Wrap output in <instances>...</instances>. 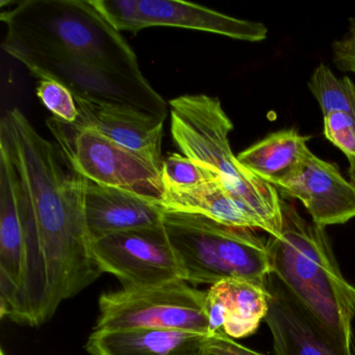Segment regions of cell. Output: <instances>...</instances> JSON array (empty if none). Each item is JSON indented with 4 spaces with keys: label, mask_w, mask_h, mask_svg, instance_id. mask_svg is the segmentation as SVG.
<instances>
[{
    "label": "cell",
    "mask_w": 355,
    "mask_h": 355,
    "mask_svg": "<svg viewBox=\"0 0 355 355\" xmlns=\"http://www.w3.org/2000/svg\"><path fill=\"white\" fill-rule=\"evenodd\" d=\"M349 169L348 174L349 178H350V182L354 184L355 187V157H352V159H349Z\"/></svg>",
    "instance_id": "obj_25"
},
{
    "label": "cell",
    "mask_w": 355,
    "mask_h": 355,
    "mask_svg": "<svg viewBox=\"0 0 355 355\" xmlns=\"http://www.w3.org/2000/svg\"><path fill=\"white\" fill-rule=\"evenodd\" d=\"M309 88L323 116L343 112L355 117V82L348 76L336 78L328 66L321 64L313 70Z\"/></svg>",
    "instance_id": "obj_19"
},
{
    "label": "cell",
    "mask_w": 355,
    "mask_h": 355,
    "mask_svg": "<svg viewBox=\"0 0 355 355\" xmlns=\"http://www.w3.org/2000/svg\"><path fill=\"white\" fill-rule=\"evenodd\" d=\"M0 19L7 28L1 47L35 78L60 83L74 96L167 118V103L136 53L91 0H26Z\"/></svg>",
    "instance_id": "obj_2"
},
{
    "label": "cell",
    "mask_w": 355,
    "mask_h": 355,
    "mask_svg": "<svg viewBox=\"0 0 355 355\" xmlns=\"http://www.w3.org/2000/svg\"><path fill=\"white\" fill-rule=\"evenodd\" d=\"M171 135L182 155L213 170L224 187L252 209L270 236L282 226V198L277 189L241 165L230 147L234 124L217 97L182 95L169 101Z\"/></svg>",
    "instance_id": "obj_4"
},
{
    "label": "cell",
    "mask_w": 355,
    "mask_h": 355,
    "mask_svg": "<svg viewBox=\"0 0 355 355\" xmlns=\"http://www.w3.org/2000/svg\"><path fill=\"white\" fill-rule=\"evenodd\" d=\"M269 311L266 323L273 336L276 355H349L320 327L270 273L266 282Z\"/></svg>",
    "instance_id": "obj_13"
},
{
    "label": "cell",
    "mask_w": 355,
    "mask_h": 355,
    "mask_svg": "<svg viewBox=\"0 0 355 355\" xmlns=\"http://www.w3.org/2000/svg\"><path fill=\"white\" fill-rule=\"evenodd\" d=\"M84 213L93 242L118 232L163 225L166 211L159 199L87 180Z\"/></svg>",
    "instance_id": "obj_12"
},
{
    "label": "cell",
    "mask_w": 355,
    "mask_h": 355,
    "mask_svg": "<svg viewBox=\"0 0 355 355\" xmlns=\"http://www.w3.org/2000/svg\"><path fill=\"white\" fill-rule=\"evenodd\" d=\"M165 211L200 215L232 227L261 230L265 222L224 187L221 180L207 182L184 193H164L161 199Z\"/></svg>",
    "instance_id": "obj_17"
},
{
    "label": "cell",
    "mask_w": 355,
    "mask_h": 355,
    "mask_svg": "<svg viewBox=\"0 0 355 355\" xmlns=\"http://www.w3.org/2000/svg\"><path fill=\"white\" fill-rule=\"evenodd\" d=\"M334 63L338 69L355 73V18L349 20L346 34L332 44Z\"/></svg>",
    "instance_id": "obj_23"
},
{
    "label": "cell",
    "mask_w": 355,
    "mask_h": 355,
    "mask_svg": "<svg viewBox=\"0 0 355 355\" xmlns=\"http://www.w3.org/2000/svg\"><path fill=\"white\" fill-rule=\"evenodd\" d=\"M26 246L9 163L0 155V315L17 322L26 276Z\"/></svg>",
    "instance_id": "obj_14"
},
{
    "label": "cell",
    "mask_w": 355,
    "mask_h": 355,
    "mask_svg": "<svg viewBox=\"0 0 355 355\" xmlns=\"http://www.w3.org/2000/svg\"><path fill=\"white\" fill-rule=\"evenodd\" d=\"M162 184L164 193H184L207 182L221 180L216 172L182 153H170L162 161Z\"/></svg>",
    "instance_id": "obj_20"
},
{
    "label": "cell",
    "mask_w": 355,
    "mask_h": 355,
    "mask_svg": "<svg viewBox=\"0 0 355 355\" xmlns=\"http://www.w3.org/2000/svg\"><path fill=\"white\" fill-rule=\"evenodd\" d=\"M209 336L186 330L151 328L94 330L86 350L90 355H202Z\"/></svg>",
    "instance_id": "obj_16"
},
{
    "label": "cell",
    "mask_w": 355,
    "mask_h": 355,
    "mask_svg": "<svg viewBox=\"0 0 355 355\" xmlns=\"http://www.w3.org/2000/svg\"><path fill=\"white\" fill-rule=\"evenodd\" d=\"M295 128L272 132L236 155L241 165L276 189L288 182L311 153L307 142Z\"/></svg>",
    "instance_id": "obj_18"
},
{
    "label": "cell",
    "mask_w": 355,
    "mask_h": 355,
    "mask_svg": "<svg viewBox=\"0 0 355 355\" xmlns=\"http://www.w3.org/2000/svg\"><path fill=\"white\" fill-rule=\"evenodd\" d=\"M91 249L103 273L115 275L123 288L184 280V269L164 223L103 236L91 242Z\"/></svg>",
    "instance_id": "obj_9"
},
{
    "label": "cell",
    "mask_w": 355,
    "mask_h": 355,
    "mask_svg": "<svg viewBox=\"0 0 355 355\" xmlns=\"http://www.w3.org/2000/svg\"><path fill=\"white\" fill-rule=\"evenodd\" d=\"M0 155L11 169L26 239L18 322L39 326L103 274L85 221L87 178L17 107L0 121Z\"/></svg>",
    "instance_id": "obj_1"
},
{
    "label": "cell",
    "mask_w": 355,
    "mask_h": 355,
    "mask_svg": "<svg viewBox=\"0 0 355 355\" xmlns=\"http://www.w3.org/2000/svg\"><path fill=\"white\" fill-rule=\"evenodd\" d=\"M119 33L136 35L148 28H180L221 35L247 42L267 38L261 22L224 15L195 3L175 0H91Z\"/></svg>",
    "instance_id": "obj_8"
},
{
    "label": "cell",
    "mask_w": 355,
    "mask_h": 355,
    "mask_svg": "<svg viewBox=\"0 0 355 355\" xmlns=\"http://www.w3.org/2000/svg\"><path fill=\"white\" fill-rule=\"evenodd\" d=\"M209 332L242 338L257 331L269 311L267 286L228 279L211 286L205 299Z\"/></svg>",
    "instance_id": "obj_15"
},
{
    "label": "cell",
    "mask_w": 355,
    "mask_h": 355,
    "mask_svg": "<svg viewBox=\"0 0 355 355\" xmlns=\"http://www.w3.org/2000/svg\"><path fill=\"white\" fill-rule=\"evenodd\" d=\"M37 96L53 117L67 123H76L80 117L76 97L69 89L60 83L40 80L37 86Z\"/></svg>",
    "instance_id": "obj_21"
},
{
    "label": "cell",
    "mask_w": 355,
    "mask_h": 355,
    "mask_svg": "<svg viewBox=\"0 0 355 355\" xmlns=\"http://www.w3.org/2000/svg\"><path fill=\"white\" fill-rule=\"evenodd\" d=\"M324 136L349 159L355 157V117L343 112L324 116Z\"/></svg>",
    "instance_id": "obj_22"
},
{
    "label": "cell",
    "mask_w": 355,
    "mask_h": 355,
    "mask_svg": "<svg viewBox=\"0 0 355 355\" xmlns=\"http://www.w3.org/2000/svg\"><path fill=\"white\" fill-rule=\"evenodd\" d=\"M279 234L267 242L271 273L347 354L353 353L355 286L340 273L325 230L282 199Z\"/></svg>",
    "instance_id": "obj_3"
},
{
    "label": "cell",
    "mask_w": 355,
    "mask_h": 355,
    "mask_svg": "<svg viewBox=\"0 0 355 355\" xmlns=\"http://www.w3.org/2000/svg\"><path fill=\"white\" fill-rule=\"evenodd\" d=\"M74 97L80 112L76 123L138 153L161 169L165 118L128 105Z\"/></svg>",
    "instance_id": "obj_11"
},
{
    "label": "cell",
    "mask_w": 355,
    "mask_h": 355,
    "mask_svg": "<svg viewBox=\"0 0 355 355\" xmlns=\"http://www.w3.org/2000/svg\"><path fill=\"white\" fill-rule=\"evenodd\" d=\"M207 292L184 280L103 293L94 330H186L209 334Z\"/></svg>",
    "instance_id": "obj_6"
},
{
    "label": "cell",
    "mask_w": 355,
    "mask_h": 355,
    "mask_svg": "<svg viewBox=\"0 0 355 355\" xmlns=\"http://www.w3.org/2000/svg\"><path fill=\"white\" fill-rule=\"evenodd\" d=\"M0 355H7L6 354L5 350H3V349H1V351H0Z\"/></svg>",
    "instance_id": "obj_26"
},
{
    "label": "cell",
    "mask_w": 355,
    "mask_h": 355,
    "mask_svg": "<svg viewBox=\"0 0 355 355\" xmlns=\"http://www.w3.org/2000/svg\"><path fill=\"white\" fill-rule=\"evenodd\" d=\"M164 227L189 284L213 286L228 279L263 286L267 282L271 273L267 243L253 230L169 211L164 216Z\"/></svg>",
    "instance_id": "obj_5"
},
{
    "label": "cell",
    "mask_w": 355,
    "mask_h": 355,
    "mask_svg": "<svg viewBox=\"0 0 355 355\" xmlns=\"http://www.w3.org/2000/svg\"><path fill=\"white\" fill-rule=\"evenodd\" d=\"M278 193L298 199L313 222L321 227L344 224L355 218V187L334 164L309 153L299 171Z\"/></svg>",
    "instance_id": "obj_10"
},
{
    "label": "cell",
    "mask_w": 355,
    "mask_h": 355,
    "mask_svg": "<svg viewBox=\"0 0 355 355\" xmlns=\"http://www.w3.org/2000/svg\"><path fill=\"white\" fill-rule=\"evenodd\" d=\"M46 125L68 163L87 180L161 201V169L148 159L80 124L51 117Z\"/></svg>",
    "instance_id": "obj_7"
},
{
    "label": "cell",
    "mask_w": 355,
    "mask_h": 355,
    "mask_svg": "<svg viewBox=\"0 0 355 355\" xmlns=\"http://www.w3.org/2000/svg\"><path fill=\"white\" fill-rule=\"evenodd\" d=\"M202 355H263L238 344L221 334H211L207 338Z\"/></svg>",
    "instance_id": "obj_24"
}]
</instances>
